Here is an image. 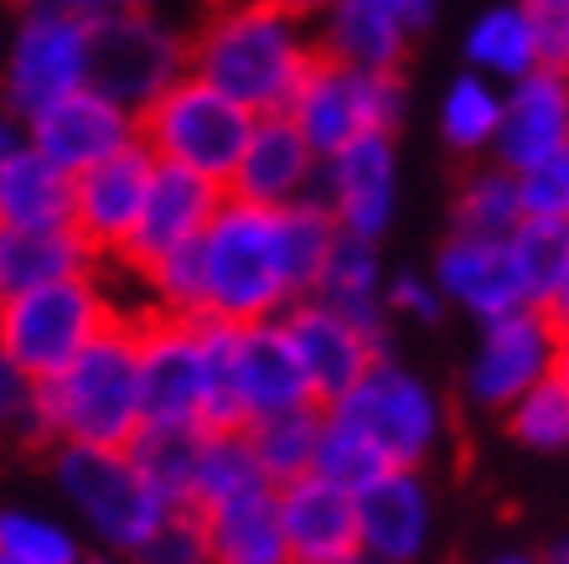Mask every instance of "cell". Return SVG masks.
<instances>
[{"label": "cell", "mask_w": 569, "mask_h": 564, "mask_svg": "<svg viewBox=\"0 0 569 564\" xmlns=\"http://www.w3.org/2000/svg\"><path fill=\"white\" fill-rule=\"evenodd\" d=\"M311 68V42L300 37V16L280 0H249L233 11H212L187 31V73L249 105L254 115L290 109L300 78Z\"/></svg>", "instance_id": "cell-1"}, {"label": "cell", "mask_w": 569, "mask_h": 564, "mask_svg": "<svg viewBox=\"0 0 569 564\" xmlns=\"http://www.w3.org/2000/svg\"><path fill=\"white\" fill-rule=\"evenodd\" d=\"M31 404L52 441H83V446L124 451L140 431V342L136 327L109 316L104 332H93L68 368L31 384Z\"/></svg>", "instance_id": "cell-2"}, {"label": "cell", "mask_w": 569, "mask_h": 564, "mask_svg": "<svg viewBox=\"0 0 569 564\" xmlns=\"http://www.w3.org/2000/svg\"><path fill=\"white\" fill-rule=\"evenodd\" d=\"M208 254V316L218 321H264L274 306L290 300L280 249V208L223 197L218 218L202 234Z\"/></svg>", "instance_id": "cell-3"}, {"label": "cell", "mask_w": 569, "mask_h": 564, "mask_svg": "<svg viewBox=\"0 0 569 564\" xmlns=\"http://www.w3.org/2000/svg\"><path fill=\"white\" fill-rule=\"evenodd\" d=\"M249 130H254V109L228 99L223 89H212L197 73H181L150 105L136 109V140L150 156L192 166L223 187L249 146Z\"/></svg>", "instance_id": "cell-4"}, {"label": "cell", "mask_w": 569, "mask_h": 564, "mask_svg": "<svg viewBox=\"0 0 569 564\" xmlns=\"http://www.w3.org/2000/svg\"><path fill=\"white\" fill-rule=\"evenodd\" d=\"M109 306L99 296L89 269L78 275H58L21 290V296L0 300V357L11 363L21 378L42 384L58 368H68L78 357V347L104 332Z\"/></svg>", "instance_id": "cell-5"}, {"label": "cell", "mask_w": 569, "mask_h": 564, "mask_svg": "<svg viewBox=\"0 0 569 564\" xmlns=\"http://www.w3.org/2000/svg\"><path fill=\"white\" fill-rule=\"evenodd\" d=\"M187 73V31L161 27L140 6H109L83 21V83L124 109L150 105Z\"/></svg>", "instance_id": "cell-6"}, {"label": "cell", "mask_w": 569, "mask_h": 564, "mask_svg": "<svg viewBox=\"0 0 569 564\" xmlns=\"http://www.w3.org/2000/svg\"><path fill=\"white\" fill-rule=\"evenodd\" d=\"M399 109H405L399 68H352V62L331 58L321 47H311V68H306L296 99H290L300 135L321 156L342 150L362 130L389 135L399 125Z\"/></svg>", "instance_id": "cell-7"}, {"label": "cell", "mask_w": 569, "mask_h": 564, "mask_svg": "<svg viewBox=\"0 0 569 564\" xmlns=\"http://www.w3.org/2000/svg\"><path fill=\"white\" fill-rule=\"evenodd\" d=\"M58 476L73 492V503L89 513V523L104 534L114 550H140L166 518V497L150 487L140 466L124 451L83 446V441H62Z\"/></svg>", "instance_id": "cell-8"}, {"label": "cell", "mask_w": 569, "mask_h": 564, "mask_svg": "<svg viewBox=\"0 0 569 564\" xmlns=\"http://www.w3.org/2000/svg\"><path fill=\"white\" fill-rule=\"evenodd\" d=\"M331 415L373 435L378 446L393 456V466L415 472L435 441V404L409 373L389 368V357H378L342 399L331 404Z\"/></svg>", "instance_id": "cell-9"}, {"label": "cell", "mask_w": 569, "mask_h": 564, "mask_svg": "<svg viewBox=\"0 0 569 564\" xmlns=\"http://www.w3.org/2000/svg\"><path fill=\"white\" fill-rule=\"evenodd\" d=\"M223 197H228L223 181H212V177H202V171H192V166L161 161V156H156L140 218H136V228H130V238L120 244V254L130 265L150 269L161 254L177 249V244L208 234V224L218 218V208H223Z\"/></svg>", "instance_id": "cell-10"}, {"label": "cell", "mask_w": 569, "mask_h": 564, "mask_svg": "<svg viewBox=\"0 0 569 564\" xmlns=\"http://www.w3.org/2000/svg\"><path fill=\"white\" fill-rule=\"evenodd\" d=\"M140 342V419H202L208 368H202V321L156 316L136 332Z\"/></svg>", "instance_id": "cell-11"}, {"label": "cell", "mask_w": 569, "mask_h": 564, "mask_svg": "<svg viewBox=\"0 0 569 564\" xmlns=\"http://www.w3.org/2000/svg\"><path fill=\"white\" fill-rule=\"evenodd\" d=\"M78 83H83V16L31 11L16 37L11 62H6V78H0L6 109L31 119Z\"/></svg>", "instance_id": "cell-12"}, {"label": "cell", "mask_w": 569, "mask_h": 564, "mask_svg": "<svg viewBox=\"0 0 569 564\" xmlns=\"http://www.w3.org/2000/svg\"><path fill=\"white\" fill-rule=\"evenodd\" d=\"M284 332H290L300 363H306L316 404H327V409L383 357V342L368 337L352 316H342L337 306H327V300L300 296L296 306H290V316H284Z\"/></svg>", "instance_id": "cell-13"}, {"label": "cell", "mask_w": 569, "mask_h": 564, "mask_svg": "<svg viewBox=\"0 0 569 564\" xmlns=\"http://www.w3.org/2000/svg\"><path fill=\"white\" fill-rule=\"evenodd\" d=\"M150 171H156V156L140 140H124L114 156L73 171V228L89 238L93 254L120 249L130 238L140 202H146Z\"/></svg>", "instance_id": "cell-14"}, {"label": "cell", "mask_w": 569, "mask_h": 564, "mask_svg": "<svg viewBox=\"0 0 569 564\" xmlns=\"http://www.w3.org/2000/svg\"><path fill=\"white\" fill-rule=\"evenodd\" d=\"M280 523L284 554L306 564H347L362 554V518L358 492L337 487L327 476H296L280 487Z\"/></svg>", "instance_id": "cell-15"}, {"label": "cell", "mask_w": 569, "mask_h": 564, "mask_svg": "<svg viewBox=\"0 0 569 564\" xmlns=\"http://www.w3.org/2000/svg\"><path fill=\"white\" fill-rule=\"evenodd\" d=\"M31 140L62 171H83V166L114 156L124 140H136V119L124 105L93 93L89 83H78V89H68L62 99H52V105L31 115Z\"/></svg>", "instance_id": "cell-16"}, {"label": "cell", "mask_w": 569, "mask_h": 564, "mask_svg": "<svg viewBox=\"0 0 569 564\" xmlns=\"http://www.w3.org/2000/svg\"><path fill=\"white\" fill-rule=\"evenodd\" d=\"M555 342L559 332L549 327V316L528 300L518 311L492 316L487 347H481L477 368H471V394L487 409H508L523 388H533L543 373L555 368Z\"/></svg>", "instance_id": "cell-17"}, {"label": "cell", "mask_w": 569, "mask_h": 564, "mask_svg": "<svg viewBox=\"0 0 569 564\" xmlns=\"http://www.w3.org/2000/svg\"><path fill=\"white\" fill-rule=\"evenodd\" d=\"M306 181H311V140L300 135L296 115L274 109V115L254 119L249 146H243L239 166L228 177V197L284 208V202H296L306 192Z\"/></svg>", "instance_id": "cell-18"}, {"label": "cell", "mask_w": 569, "mask_h": 564, "mask_svg": "<svg viewBox=\"0 0 569 564\" xmlns=\"http://www.w3.org/2000/svg\"><path fill=\"white\" fill-rule=\"evenodd\" d=\"M497 161L508 171H523L528 161L549 156L555 146L569 140V73H555V68H528L518 78L512 99L502 105V119H497Z\"/></svg>", "instance_id": "cell-19"}, {"label": "cell", "mask_w": 569, "mask_h": 564, "mask_svg": "<svg viewBox=\"0 0 569 564\" xmlns=\"http://www.w3.org/2000/svg\"><path fill=\"white\" fill-rule=\"evenodd\" d=\"M393 202V150L383 130L352 135L342 150H331V197L327 208L337 212V224L347 234L373 238L389 224Z\"/></svg>", "instance_id": "cell-20"}, {"label": "cell", "mask_w": 569, "mask_h": 564, "mask_svg": "<svg viewBox=\"0 0 569 564\" xmlns=\"http://www.w3.org/2000/svg\"><path fill=\"white\" fill-rule=\"evenodd\" d=\"M239 388H243L249 419L316 399L311 378H306V363H300L284 321L274 327L270 316H264V321H243L239 327Z\"/></svg>", "instance_id": "cell-21"}, {"label": "cell", "mask_w": 569, "mask_h": 564, "mask_svg": "<svg viewBox=\"0 0 569 564\" xmlns=\"http://www.w3.org/2000/svg\"><path fill=\"white\" fill-rule=\"evenodd\" d=\"M440 285H446L461 306L487 316V321L528 306V285H523V275H518V259H512L508 238L461 234L456 244H446V254H440Z\"/></svg>", "instance_id": "cell-22"}, {"label": "cell", "mask_w": 569, "mask_h": 564, "mask_svg": "<svg viewBox=\"0 0 569 564\" xmlns=\"http://www.w3.org/2000/svg\"><path fill=\"white\" fill-rule=\"evenodd\" d=\"M93 265L89 238L78 234L73 224H6L0 218V300L21 296L31 285L58 280V275H78Z\"/></svg>", "instance_id": "cell-23"}, {"label": "cell", "mask_w": 569, "mask_h": 564, "mask_svg": "<svg viewBox=\"0 0 569 564\" xmlns=\"http://www.w3.org/2000/svg\"><path fill=\"white\" fill-rule=\"evenodd\" d=\"M202 451H208V425L202 419H140L124 456L136 461L140 476L161 492L166 503H192Z\"/></svg>", "instance_id": "cell-24"}, {"label": "cell", "mask_w": 569, "mask_h": 564, "mask_svg": "<svg viewBox=\"0 0 569 564\" xmlns=\"http://www.w3.org/2000/svg\"><path fill=\"white\" fill-rule=\"evenodd\" d=\"M208 544L212 560H243V564H280L284 554V523H280V487L239 492L228 503L208 507Z\"/></svg>", "instance_id": "cell-25"}, {"label": "cell", "mask_w": 569, "mask_h": 564, "mask_svg": "<svg viewBox=\"0 0 569 564\" xmlns=\"http://www.w3.org/2000/svg\"><path fill=\"white\" fill-rule=\"evenodd\" d=\"M0 218L6 224H73V171H62L42 150L0 156Z\"/></svg>", "instance_id": "cell-26"}, {"label": "cell", "mask_w": 569, "mask_h": 564, "mask_svg": "<svg viewBox=\"0 0 569 564\" xmlns=\"http://www.w3.org/2000/svg\"><path fill=\"white\" fill-rule=\"evenodd\" d=\"M362 550L378 560H409L425 544V492L409 472H389L368 492H358Z\"/></svg>", "instance_id": "cell-27"}, {"label": "cell", "mask_w": 569, "mask_h": 564, "mask_svg": "<svg viewBox=\"0 0 569 564\" xmlns=\"http://www.w3.org/2000/svg\"><path fill=\"white\" fill-rule=\"evenodd\" d=\"M405 42H409V27L389 6H378V0H337L327 37L316 47L352 62V68H399L405 62Z\"/></svg>", "instance_id": "cell-28"}, {"label": "cell", "mask_w": 569, "mask_h": 564, "mask_svg": "<svg viewBox=\"0 0 569 564\" xmlns=\"http://www.w3.org/2000/svg\"><path fill=\"white\" fill-rule=\"evenodd\" d=\"M321 425H327V404H290V409H274V415H254L243 425L249 446H254L259 466L274 487L296 482V476L311 472L316 461V441H321Z\"/></svg>", "instance_id": "cell-29"}, {"label": "cell", "mask_w": 569, "mask_h": 564, "mask_svg": "<svg viewBox=\"0 0 569 564\" xmlns=\"http://www.w3.org/2000/svg\"><path fill=\"white\" fill-rule=\"evenodd\" d=\"M337 212L327 202H311V197H296L280 208V249H284V280H290V300L311 296L321 275H327V259L337 249Z\"/></svg>", "instance_id": "cell-30"}, {"label": "cell", "mask_w": 569, "mask_h": 564, "mask_svg": "<svg viewBox=\"0 0 569 564\" xmlns=\"http://www.w3.org/2000/svg\"><path fill=\"white\" fill-rule=\"evenodd\" d=\"M373 285H378V265H373V249L362 234H337V249L327 259V275H321V300L337 306L342 316H352L368 337L383 342V327H378V300H373Z\"/></svg>", "instance_id": "cell-31"}, {"label": "cell", "mask_w": 569, "mask_h": 564, "mask_svg": "<svg viewBox=\"0 0 569 564\" xmlns=\"http://www.w3.org/2000/svg\"><path fill=\"white\" fill-rule=\"evenodd\" d=\"M311 472L337 482V487H347V492H368L373 482H383L389 472H405V466H393V456L378 446L373 435H362L358 425H347V419H337L327 409V425H321V441H316Z\"/></svg>", "instance_id": "cell-32"}, {"label": "cell", "mask_w": 569, "mask_h": 564, "mask_svg": "<svg viewBox=\"0 0 569 564\" xmlns=\"http://www.w3.org/2000/svg\"><path fill=\"white\" fill-rule=\"evenodd\" d=\"M254 487H274L264 466H259L249 435L239 431H208V451H202V466H197V492L192 503L208 513V507L239 497V492H254Z\"/></svg>", "instance_id": "cell-33"}, {"label": "cell", "mask_w": 569, "mask_h": 564, "mask_svg": "<svg viewBox=\"0 0 569 564\" xmlns=\"http://www.w3.org/2000/svg\"><path fill=\"white\" fill-rule=\"evenodd\" d=\"M523 218V202H518V177L508 166H492V171H471L456 187V234L471 238H508Z\"/></svg>", "instance_id": "cell-34"}, {"label": "cell", "mask_w": 569, "mask_h": 564, "mask_svg": "<svg viewBox=\"0 0 569 564\" xmlns=\"http://www.w3.org/2000/svg\"><path fill=\"white\" fill-rule=\"evenodd\" d=\"M466 58L508 78H523L528 68H539V37H533L528 11H487L466 42Z\"/></svg>", "instance_id": "cell-35"}, {"label": "cell", "mask_w": 569, "mask_h": 564, "mask_svg": "<svg viewBox=\"0 0 569 564\" xmlns=\"http://www.w3.org/2000/svg\"><path fill=\"white\" fill-rule=\"evenodd\" d=\"M518 275L528 285V300H539L549 285L559 280V269L569 265V224L565 218H543V212H523L518 228L508 234Z\"/></svg>", "instance_id": "cell-36"}, {"label": "cell", "mask_w": 569, "mask_h": 564, "mask_svg": "<svg viewBox=\"0 0 569 564\" xmlns=\"http://www.w3.org/2000/svg\"><path fill=\"white\" fill-rule=\"evenodd\" d=\"M508 435L518 446L559 451L569 446V388L559 378H539L508 404Z\"/></svg>", "instance_id": "cell-37"}, {"label": "cell", "mask_w": 569, "mask_h": 564, "mask_svg": "<svg viewBox=\"0 0 569 564\" xmlns=\"http://www.w3.org/2000/svg\"><path fill=\"white\" fill-rule=\"evenodd\" d=\"M497 119H502V105L492 99L487 83L477 78H461L446 99V140L461 150H477L481 140H492L497 135Z\"/></svg>", "instance_id": "cell-38"}, {"label": "cell", "mask_w": 569, "mask_h": 564, "mask_svg": "<svg viewBox=\"0 0 569 564\" xmlns=\"http://www.w3.org/2000/svg\"><path fill=\"white\" fill-rule=\"evenodd\" d=\"M518 202H523V212L565 218L569 212V140L518 171Z\"/></svg>", "instance_id": "cell-39"}, {"label": "cell", "mask_w": 569, "mask_h": 564, "mask_svg": "<svg viewBox=\"0 0 569 564\" xmlns=\"http://www.w3.org/2000/svg\"><path fill=\"white\" fill-rule=\"evenodd\" d=\"M68 560H73L68 534L21 518V513H0V564H68Z\"/></svg>", "instance_id": "cell-40"}, {"label": "cell", "mask_w": 569, "mask_h": 564, "mask_svg": "<svg viewBox=\"0 0 569 564\" xmlns=\"http://www.w3.org/2000/svg\"><path fill=\"white\" fill-rule=\"evenodd\" d=\"M533 37H539V62L569 73V0H523Z\"/></svg>", "instance_id": "cell-41"}, {"label": "cell", "mask_w": 569, "mask_h": 564, "mask_svg": "<svg viewBox=\"0 0 569 564\" xmlns=\"http://www.w3.org/2000/svg\"><path fill=\"white\" fill-rule=\"evenodd\" d=\"M27 394H31V378H21V373L0 357V431H11L16 419H21V409H27Z\"/></svg>", "instance_id": "cell-42"}, {"label": "cell", "mask_w": 569, "mask_h": 564, "mask_svg": "<svg viewBox=\"0 0 569 564\" xmlns=\"http://www.w3.org/2000/svg\"><path fill=\"white\" fill-rule=\"evenodd\" d=\"M533 306L549 316V327H555V332H569V265L559 269V280L549 285V290H543Z\"/></svg>", "instance_id": "cell-43"}, {"label": "cell", "mask_w": 569, "mask_h": 564, "mask_svg": "<svg viewBox=\"0 0 569 564\" xmlns=\"http://www.w3.org/2000/svg\"><path fill=\"white\" fill-rule=\"evenodd\" d=\"M393 306H405V311H415L420 321H435L440 316V306H435V296L425 290L420 280H399L393 285Z\"/></svg>", "instance_id": "cell-44"}, {"label": "cell", "mask_w": 569, "mask_h": 564, "mask_svg": "<svg viewBox=\"0 0 569 564\" xmlns=\"http://www.w3.org/2000/svg\"><path fill=\"white\" fill-rule=\"evenodd\" d=\"M378 6H389L405 27H425V21H430V11H435V0H378Z\"/></svg>", "instance_id": "cell-45"}, {"label": "cell", "mask_w": 569, "mask_h": 564, "mask_svg": "<svg viewBox=\"0 0 569 564\" xmlns=\"http://www.w3.org/2000/svg\"><path fill=\"white\" fill-rule=\"evenodd\" d=\"M290 16H300V21H311V16H321V11H331L337 0H280Z\"/></svg>", "instance_id": "cell-46"}, {"label": "cell", "mask_w": 569, "mask_h": 564, "mask_svg": "<svg viewBox=\"0 0 569 564\" xmlns=\"http://www.w3.org/2000/svg\"><path fill=\"white\" fill-rule=\"evenodd\" d=\"M555 378L569 388V332H559V342H555Z\"/></svg>", "instance_id": "cell-47"}, {"label": "cell", "mask_w": 569, "mask_h": 564, "mask_svg": "<svg viewBox=\"0 0 569 564\" xmlns=\"http://www.w3.org/2000/svg\"><path fill=\"white\" fill-rule=\"evenodd\" d=\"M16 150V135H11V125H0V156H11Z\"/></svg>", "instance_id": "cell-48"}, {"label": "cell", "mask_w": 569, "mask_h": 564, "mask_svg": "<svg viewBox=\"0 0 569 564\" xmlns=\"http://www.w3.org/2000/svg\"><path fill=\"white\" fill-rule=\"evenodd\" d=\"M120 6H140V11H150V6H161V0H120Z\"/></svg>", "instance_id": "cell-49"}, {"label": "cell", "mask_w": 569, "mask_h": 564, "mask_svg": "<svg viewBox=\"0 0 569 564\" xmlns=\"http://www.w3.org/2000/svg\"><path fill=\"white\" fill-rule=\"evenodd\" d=\"M565 224H569V212H565Z\"/></svg>", "instance_id": "cell-50"}]
</instances>
